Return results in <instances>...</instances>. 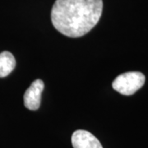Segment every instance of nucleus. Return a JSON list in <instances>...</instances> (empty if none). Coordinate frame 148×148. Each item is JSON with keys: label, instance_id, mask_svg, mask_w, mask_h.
Here are the masks:
<instances>
[{"label": "nucleus", "instance_id": "obj_1", "mask_svg": "<svg viewBox=\"0 0 148 148\" xmlns=\"http://www.w3.org/2000/svg\"><path fill=\"white\" fill-rule=\"evenodd\" d=\"M102 10V0H56L51 10V21L61 34L78 38L96 26Z\"/></svg>", "mask_w": 148, "mask_h": 148}, {"label": "nucleus", "instance_id": "obj_2", "mask_svg": "<svg viewBox=\"0 0 148 148\" xmlns=\"http://www.w3.org/2000/svg\"><path fill=\"white\" fill-rule=\"evenodd\" d=\"M146 77L140 72H127L118 76L112 83L114 90L124 95H131L142 88Z\"/></svg>", "mask_w": 148, "mask_h": 148}, {"label": "nucleus", "instance_id": "obj_3", "mask_svg": "<svg viewBox=\"0 0 148 148\" xmlns=\"http://www.w3.org/2000/svg\"><path fill=\"white\" fill-rule=\"evenodd\" d=\"M45 83L41 79H36L30 86L24 94V106L30 110H37L41 102V95Z\"/></svg>", "mask_w": 148, "mask_h": 148}, {"label": "nucleus", "instance_id": "obj_4", "mask_svg": "<svg viewBox=\"0 0 148 148\" xmlns=\"http://www.w3.org/2000/svg\"><path fill=\"white\" fill-rule=\"evenodd\" d=\"M73 148H103L100 141L88 131L79 129L72 135Z\"/></svg>", "mask_w": 148, "mask_h": 148}, {"label": "nucleus", "instance_id": "obj_5", "mask_svg": "<svg viewBox=\"0 0 148 148\" xmlns=\"http://www.w3.org/2000/svg\"><path fill=\"white\" fill-rule=\"evenodd\" d=\"M16 68V59L8 51L0 53V78L5 77Z\"/></svg>", "mask_w": 148, "mask_h": 148}]
</instances>
